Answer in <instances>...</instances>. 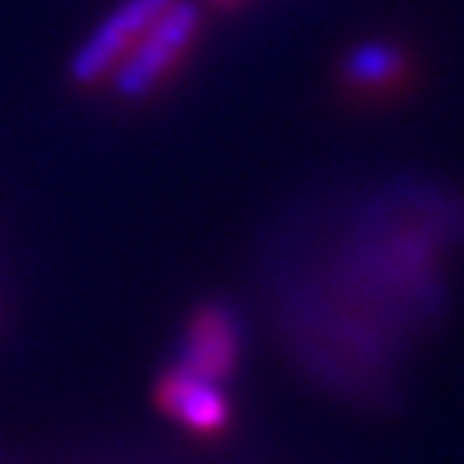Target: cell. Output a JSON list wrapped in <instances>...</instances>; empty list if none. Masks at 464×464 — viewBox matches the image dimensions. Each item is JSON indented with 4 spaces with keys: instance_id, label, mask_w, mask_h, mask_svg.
Instances as JSON below:
<instances>
[{
    "instance_id": "3957f363",
    "label": "cell",
    "mask_w": 464,
    "mask_h": 464,
    "mask_svg": "<svg viewBox=\"0 0 464 464\" xmlns=\"http://www.w3.org/2000/svg\"><path fill=\"white\" fill-rule=\"evenodd\" d=\"M172 5V0H121L118 8L106 15V23L81 44V52L70 63V77L77 84H95L99 77L113 73L129 48L143 37V30Z\"/></svg>"
},
{
    "instance_id": "8992f818",
    "label": "cell",
    "mask_w": 464,
    "mask_h": 464,
    "mask_svg": "<svg viewBox=\"0 0 464 464\" xmlns=\"http://www.w3.org/2000/svg\"><path fill=\"white\" fill-rule=\"evenodd\" d=\"M402 70V55L388 44H359L343 59V77L355 84H384Z\"/></svg>"
},
{
    "instance_id": "7a4b0ae2",
    "label": "cell",
    "mask_w": 464,
    "mask_h": 464,
    "mask_svg": "<svg viewBox=\"0 0 464 464\" xmlns=\"http://www.w3.org/2000/svg\"><path fill=\"white\" fill-rule=\"evenodd\" d=\"M194 30H198V8L187 5V0H172L143 30V37L129 48V55L113 66V88H118V95H129V99L147 95L165 77V70L187 52Z\"/></svg>"
},
{
    "instance_id": "5b68a950",
    "label": "cell",
    "mask_w": 464,
    "mask_h": 464,
    "mask_svg": "<svg viewBox=\"0 0 464 464\" xmlns=\"http://www.w3.org/2000/svg\"><path fill=\"white\" fill-rule=\"evenodd\" d=\"M158 402L165 413L183 420L194 431H219L227 424V399L216 381H205L179 362L161 377L158 384Z\"/></svg>"
},
{
    "instance_id": "6da1fadb",
    "label": "cell",
    "mask_w": 464,
    "mask_h": 464,
    "mask_svg": "<svg viewBox=\"0 0 464 464\" xmlns=\"http://www.w3.org/2000/svg\"><path fill=\"white\" fill-rule=\"evenodd\" d=\"M464 235V205L453 194L410 187L384 190L355 212L333 253V304L289 314V336L314 373L347 388H384L388 370L439 314L442 260Z\"/></svg>"
},
{
    "instance_id": "277c9868",
    "label": "cell",
    "mask_w": 464,
    "mask_h": 464,
    "mask_svg": "<svg viewBox=\"0 0 464 464\" xmlns=\"http://www.w3.org/2000/svg\"><path fill=\"white\" fill-rule=\"evenodd\" d=\"M242 355V318L230 304H208L190 318L179 366L205 377V381H223L235 370Z\"/></svg>"
}]
</instances>
